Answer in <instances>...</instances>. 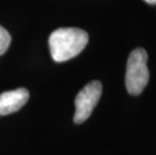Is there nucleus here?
<instances>
[{"label": "nucleus", "mask_w": 156, "mask_h": 155, "mask_svg": "<svg viewBox=\"0 0 156 155\" xmlns=\"http://www.w3.org/2000/svg\"><path fill=\"white\" fill-rule=\"evenodd\" d=\"M147 52L144 48H137L128 58L125 84L129 94L137 96L142 93L149 80L147 68Z\"/></svg>", "instance_id": "f03ea898"}, {"label": "nucleus", "mask_w": 156, "mask_h": 155, "mask_svg": "<svg viewBox=\"0 0 156 155\" xmlns=\"http://www.w3.org/2000/svg\"><path fill=\"white\" fill-rule=\"evenodd\" d=\"M103 86L101 82L93 81L86 85L76 97V112L74 121L76 124H81L91 116L94 108L97 106L101 98Z\"/></svg>", "instance_id": "7ed1b4c3"}, {"label": "nucleus", "mask_w": 156, "mask_h": 155, "mask_svg": "<svg viewBox=\"0 0 156 155\" xmlns=\"http://www.w3.org/2000/svg\"><path fill=\"white\" fill-rule=\"evenodd\" d=\"M144 1L149 3V4H156V0H144Z\"/></svg>", "instance_id": "423d86ee"}, {"label": "nucleus", "mask_w": 156, "mask_h": 155, "mask_svg": "<svg viewBox=\"0 0 156 155\" xmlns=\"http://www.w3.org/2000/svg\"><path fill=\"white\" fill-rule=\"evenodd\" d=\"M29 99L28 91L24 88L0 94V116H5L21 109Z\"/></svg>", "instance_id": "20e7f679"}, {"label": "nucleus", "mask_w": 156, "mask_h": 155, "mask_svg": "<svg viewBox=\"0 0 156 155\" xmlns=\"http://www.w3.org/2000/svg\"><path fill=\"white\" fill-rule=\"evenodd\" d=\"M11 42V36L9 32L0 25V55L5 54L6 51L8 49L9 45Z\"/></svg>", "instance_id": "39448f33"}, {"label": "nucleus", "mask_w": 156, "mask_h": 155, "mask_svg": "<svg viewBox=\"0 0 156 155\" xmlns=\"http://www.w3.org/2000/svg\"><path fill=\"white\" fill-rule=\"evenodd\" d=\"M89 35L85 30L76 27L55 29L48 38L49 51L56 62H67L77 57L86 48Z\"/></svg>", "instance_id": "f257e3e1"}]
</instances>
